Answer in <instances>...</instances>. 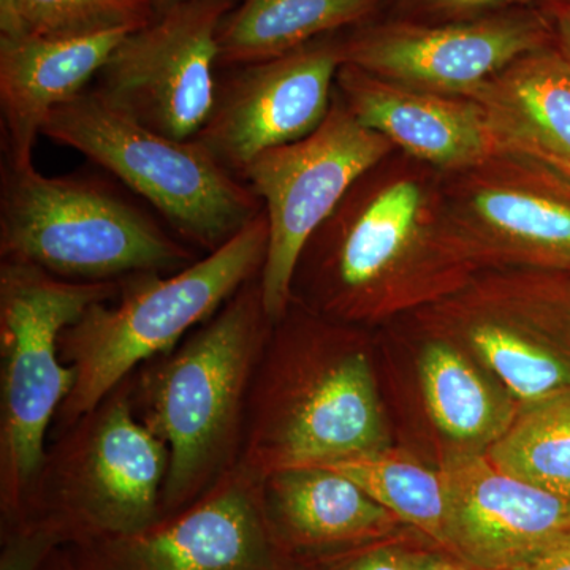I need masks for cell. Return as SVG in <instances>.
I'll return each mask as SVG.
<instances>
[{
  "label": "cell",
  "mask_w": 570,
  "mask_h": 570,
  "mask_svg": "<svg viewBox=\"0 0 570 570\" xmlns=\"http://www.w3.org/2000/svg\"><path fill=\"white\" fill-rule=\"evenodd\" d=\"M41 135L88 157L160 214L205 254L230 242L264 212L245 181L193 140H176L112 107L96 89L51 112Z\"/></svg>",
  "instance_id": "5b68a950"
},
{
  "label": "cell",
  "mask_w": 570,
  "mask_h": 570,
  "mask_svg": "<svg viewBox=\"0 0 570 570\" xmlns=\"http://www.w3.org/2000/svg\"><path fill=\"white\" fill-rule=\"evenodd\" d=\"M407 570H483L460 560L455 554L442 549L439 553L434 551H407Z\"/></svg>",
  "instance_id": "83f0119b"
},
{
  "label": "cell",
  "mask_w": 570,
  "mask_h": 570,
  "mask_svg": "<svg viewBox=\"0 0 570 570\" xmlns=\"http://www.w3.org/2000/svg\"><path fill=\"white\" fill-rule=\"evenodd\" d=\"M81 547L78 570H291L266 523L261 480L235 466L193 505L137 534Z\"/></svg>",
  "instance_id": "8fae6325"
},
{
  "label": "cell",
  "mask_w": 570,
  "mask_h": 570,
  "mask_svg": "<svg viewBox=\"0 0 570 570\" xmlns=\"http://www.w3.org/2000/svg\"><path fill=\"white\" fill-rule=\"evenodd\" d=\"M553 31L554 43L570 63V3H554Z\"/></svg>",
  "instance_id": "4dcf8cb0"
},
{
  "label": "cell",
  "mask_w": 570,
  "mask_h": 570,
  "mask_svg": "<svg viewBox=\"0 0 570 570\" xmlns=\"http://www.w3.org/2000/svg\"><path fill=\"white\" fill-rule=\"evenodd\" d=\"M381 0H239L219 31V70L265 61L365 18Z\"/></svg>",
  "instance_id": "ac0fdd59"
},
{
  "label": "cell",
  "mask_w": 570,
  "mask_h": 570,
  "mask_svg": "<svg viewBox=\"0 0 570 570\" xmlns=\"http://www.w3.org/2000/svg\"><path fill=\"white\" fill-rule=\"evenodd\" d=\"M343 66V45L317 39L277 58L220 69L212 115L195 140L239 178L255 157L321 127Z\"/></svg>",
  "instance_id": "30bf717a"
},
{
  "label": "cell",
  "mask_w": 570,
  "mask_h": 570,
  "mask_svg": "<svg viewBox=\"0 0 570 570\" xmlns=\"http://www.w3.org/2000/svg\"><path fill=\"white\" fill-rule=\"evenodd\" d=\"M321 468L354 480L397 521L415 528L441 549L444 546L445 490L441 471L387 455L385 450Z\"/></svg>",
  "instance_id": "7402d4cb"
},
{
  "label": "cell",
  "mask_w": 570,
  "mask_h": 570,
  "mask_svg": "<svg viewBox=\"0 0 570 570\" xmlns=\"http://www.w3.org/2000/svg\"><path fill=\"white\" fill-rule=\"evenodd\" d=\"M167 471V445L135 414L129 377L47 445L17 524L80 546L137 534L160 520Z\"/></svg>",
  "instance_id": "277c9868"
},
{
  "label": "cell",
  "mask_w": 570,
  "mask_h": 570,
  "mask_svg": "<svg viewBox=\"0 0 570 570\" xmlns=\"http://www.w3.org/2000/svg\"><path fill=\"white\" fill-rule=\"evenodd\" d=\"M513 570H570V538L542 557Z\"/></svg>",
  "instance_id": "f546056e"
},
{
  "label": "cell",
  "mask_w": 570,
  "mask_h": 570,
  "mask_svg": "<svg viewBox=\"0 0 570 570\" xmlns=\"http://www.w3.org/2000/svg\"><path fill=\"white\" fill-rule=\"evenodd\" d=\"M474 206L499 234L570 268V195L489 189L475 195Z\"/></svg>",
  "instance_id": "cb8c5ba5"
},
{
  "label": "cell",
  "mask_w": 570,
  "mask_h": 570,
  "mask_svg": "<svg viewBox=\"0 0 570 570\" xmlns=\"http://www.w3.org/2000/svg\"><path fill=\"white\" fill-rule=\"evenodd\" d=\"M494 94L498 115L519 145L570 187V63L543 47L509 67Z\"/></svg>",
  "instance_id": "e0dca14e"
},
{
  "label": "cell",
  "mask_w": 570,
  "mask_h": 570,
  "mask_svg": "<svg viewBox=\"0 0 570 570\" xmlns=\"http://www.w3.org/2000/svg\"><path fill=\"white\" fill-rule=\"evenodd\" d=\"M59 543V539L45 528L17 524V531L3 547L0 570H39Z\"/></svg>",
  "instance_id": "4316f807"
},
{
  "label": "cell",
  "mask_w": 570,
  "mask_h": 570,
  "mask_svg": "<svg viewBox=\"0 0 570 570\" xmlns=\"http://www.w3.org/2000/svg\"><path fill=\"white\" fill-rule=\"evenodd\" d=\"M268 249L265 212L219 249L179 269L121 279L118 294L94 303L63 330L62 362L75 385L56 415V430L99 406L135 371L174 351L247 281L261 275Z\"/></svg>",
  "instance_id": "7a4b0ae2"
},
{
  "label": "cell",
  "mask_w": 570,
  "mask_h": 570,
  "mask_svg": "<svg viewBox=\"0 0 570 570\" xmlns=\"http://www.w3.org/2000/svg\"><path fill=\"white\" fill-rule=\"evenodd\" d=\"M441 9L453 11H479L499 7L521 6L530 0H433Z\"/></svg>",
  "instance_id": "1f68e13d"
},
{
  "label": "cell",
  "mask_w": 570,
  "mask_h": 570,
  "mask_svg": "<svg viewBox=\"0 0 570 570\" xmlns=\"http://www.w3.org/2000/svg\"><path fill=\"white\" fill-rule=\"evenodd\" d=\"M549 22L538 14L422 28L396 26L360 33L343 45L344 63L371 77L430 91L478 92L491 75L549 47Z\"/></svg>",
  "instance_id": "4fadbf2b"
},
{
  "label": "cell",
  "mask_w": 570,
  "mask_h": 570,
  "mask_svg": "<svg viewBox=\"0 0 570 570\" xmlns=\"http://www.w3.org/2000/svg\"><path fill=\"white\" fill-rule=\"evenodd\" d=\"M485 455L513 478L570 498V392L524 407Z\"/></svg>",
  "instance_id": "44dd1931"
},
{
  "label": "cell",
  "mask_w": 570,
  "mask_h": 570,
  "mask_svg": "<svg viewBox=\"0 0 570 570\" xmlns=\"http://www.w3.org/2000/svg\"><path fill=\"white\" fill-rule=\"evenodd\" d=\"M0 257L77 283L179 272L193 246L104 179L2 164Z\"/></svg>",
  "instance_id": "3957f363"
},
{
  "label": "cell",
  "mask_w": 570,
  "mask_h": 570,
  "mask_svg": "<svg viewBox=\"0 0 570 570\" xmlns=\"http://www.w3.org/2000/svg\"><path fill=\"white\" fill-rule=\"evenodd\" d=\"M557 2L570 3V0H557Z\"/></svg>",
  "instance_id": "e575fe53"
},
{
  "label": "cell",
  "mask_w": 570,
  "mask_h": 570,
  "mask_svg": "<svg viewBox=\"0 0 570 570\" xmlns=\"http://www.w3.org/2000/svg\"><path fill=\"white\" fill-rule=\"evenodd\" d=\"M24 17L21 0H0V37L26 36Z\"/></svg>",
  "instance_id": "f1b7e54d"
},
{
  "label": "cell",
  "mask_w": 570,
  "mask_h": 570,
  "mask_svg": "<svg viewBox=\"0 0 570 570\" xmlns=\"http://www.w3.org/2000/svg\"><path fill=\"white\" fill-rule=\"evenodd\" d=\"M340 85L363 126L426 163L474 164L494 148L493 127L474 105L396 88L348 63L341 67Z\"/></svg>",
  "instance_id": "2e32d148"
},
{
  "label": "cell",
  "mask_w": 570,
  "mask_h": 570,
  "mask_svg": "<svg viewBox=\"0 0 570 570\" xmlns=\"http://www.w3.org/2000/svg\"><path fill=\"white\" fill-rule=\"evenodd\" d=\"M419 208V187L400 181L337 225L330 258L336 298L358 294L387 272L414 232Z\"/></svg>",
  "instance_id": "ffe728a7"
},
{
  "label": "cell",
  "mask_w": 570,
  "mask_h": 570,
  "mask_svg": "<svg viewBox=\"0 0 570 570\" xmlns=\"http://www.w3.org/2000/svg\"><path fill=\"white\" fill-rule=\"evenodd\" d=\"M442 549L483 570H513L570 538V498L508 474L479 450H452Z\"/></svg>",
  "instance_id": "7c38bea8"
},
{
  "label": "cell",
  "mask_w": 570,
  "mask_h": 570,
  "mask_svg": "<svg viewBox=\"0 0 570 570\" xmlns=\"http://www.w3.org/2000/svg\"><path fill=\"white\" fill-rule=\"evenodd\" d=\"M236 0H187L127 33L96 91L142 126L193 140L216 99L220 26Z\"/></svg>",
  "instance_id": "9c48e42d"
},
{
  "label": "cell",
  "mask_w": 570,
  "mask_h": 570,
  "mask_svg": "<svg viewBox=\"0 0 570 570\" xmlns=\"http://www.w3.org/2000/svg\"><path fill=\"white\" fill-rule=\"evenodd\" d=\"M29 33L52 39L134 31L156 14L149 0H21Z\"/></svg>",
  "instance_id": "d4e9b609"
},
{
  "label": "cell",
  "mask_w": 570,
  "mask_h": 570,
  "mask_svg": "<svg viewBox=\"0 0 570 570\" xmlns=\"http://www.w3.org/2000/svg\"><path fill=\"white\" fill-rule=\"evenodd\" d=\"M568 328H569V341H570V306H569V311H568ZM568 354L570 355V347H569Z\"/></svg>",
  "instance_id": "836d02e7"
},
{
  "label": "cell",
  "mask_w": 570,
  "mask_h": 570,
  "mask_svg": "<svg viewBox=\"0 0 570 570\" xmlns=\"http://www.w3.org/2000/svg\"><path fill=\"white\" fill-rule=\"evenodd\" d=\"M154 10V14L164 13V11L174 9L179 3L187 2V0H149Z\"/></svg>",
  "instance_id": "d6a6232c"
},
{
  "label": "cell",
  "mask_w": 570,
  "mask_h": 570,
  "mask_svg": "<svg viewBox=\"0 0 570 570\" xmlns=\"http://www.w3.org/2000/svg\"><path fill=\"white\" fill-rule=\"evenodd\" d=\"M390 145L347 105H332L317 130L261 154L239 176L264 205L268 220L261 287L273 322L291 305L296 265L307 243L352 187L387 156Z\"/></svg>",
  "instance_id": "ba28073f"
},
{
  "label": "cell",
  "mask_w": 570,
  "mask_h": 570,
  "mask_svg": "<svg viewBox=\"0 0 570 570\" xmlns=\"http://www.w3.org/2000/svg\"><path fill=\"white\" fill-rule=\"evenodd\" d=\"M272 326L258 275L130 376L135 414L168 449L160 519L193 505L238 464L247 395Z\"/></svg>",
  "instance_id": "6da1fadb"
},
{
  "label": "cell",
  "mask_w": 570,
  "mask_h": 570,
  "mask_svg": "<svg viewBox=\"0 0 570 570\" xmlns=\"http://www.w3.org/2000/svg\"><path fill=\"white\" fill-rule=\"evenodd\" d=\"M471 344L524 407L570 392V356L560 347L493 324L475 326Z\"/></svg>",
  "instance_id": "603a6c76"
},
{
  "label": "cell",
  "mask_w": 570,
  "mask_h": 570,
  "mask_svg": "<svg viewBox=\"0 0 570 570\" xmlns=\"http://www.w3.org/2000/svg\"><path fill=\"white\" fill-rule=\"evenodd\" d=\"M370 543L306 554L309 561L299 566L292 561L291 570H407L409 550L381 540Z\"/></svg>",
  "instance_id": "484cf974"
},
{
  "label": "cell",
  "mask_w": 570,
  "mask_h": 570,
  "mask_svg": "<svg viewBox=\"0 0 570 570\" xmlns=\"http://www.w3.org/2000/svg\"><path fill=\"white\" fill-rule=\"evenodd\" d=\"M261 498L288 557L376 542L400 523L354 480L321 466L272 472L261 480Z\"/></svg>",
  "instance_id": "9a60e30c"
},
{
  "label": "cell",
  "mask_w": 570,
  "mask_h": 570,
  "mask_svg": "<svg viewBox=\"0 0 570 570\" xmlns=\"http://www.w3.org/2000/svg\"><path fill=\"white\" fill-rule=\"evenodd\" d=\"M385 444L366 354L333 352L296 362L269 332L247 395L236 466L262 480L283 469L382 452Z\"/></svg>",
  "instance_id": "52a82bcc"
},
{
  "label": "cell",
  "mask_w": 570,
  "mask_h": 570,
  "mask_svg": "<svg viewBox=\"0 0 570 570\" xmlns=\"http://www.w3.org/2000/svg\"><path fill=\"white\" fill-rule=\"evenodd\" d=\"M110 31L73 39L26 33L0 37L3 164H33V148L52 111L88 89L124 37Z\"/></svg>",
  "instance_id": "5bb4252c"
},
{
  "label": "cell",
  "mask_w": 570,
  "mask_h": 570,
  "mask_svg": "<svg viewBox=\"0 0 570 570\" xmlns=\"http://www.w3.org/2000/svg\"><path fill=\"white\" fill-rule=\"evenodd\" d=\"M119 287L121 281L77 283L22 262L0 264V504L14 524L75 385L59 354L62 332Z\"/></svg>",
  "instance_id": "8992f818"
},
{
  "label": "cell",
  "mask_w": 570,
  "mask_h": 570,
  "mask_svg": "<svg viewBox=\"0 0 570 570\" xmlns=\"http://www.w3.org/2000/svg\"><path fill=\"white\" fill-rule=\"evenodd\" d=\"M420 379L431 419L461 449H489L517 417L512 404L448 344L426 347Z\"/></svg>",
  "instance_id": "d6986e66"
}]
</instances>
